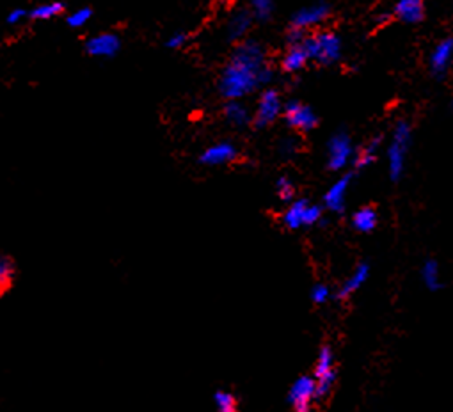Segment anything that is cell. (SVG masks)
<instances>
[{"instance_id":"cell-21","label":"cell","mask_w":453,"mask_h":412,"mask_svg":"<svg viewBox=\"0 0 453 412\" xmlns=\"http://www.w3.org/2000/svg\"><path fill=\"white\" fill-rule=\"evenodd\" d=\"M381 148H382L381 137L370 139V141L366 142L359 151H357L356 157H354V166H356L357 169H364V167L372 166L373 162L377 160V157H379Z\"/></svg>"},{"instance_id":"cell-22","label":"cell","mask_w":453,"mask_h":412,"mask_svg":"<svg viewBox=\"0 0 453 412\" xmlns=\"http://www.w3.org/2000/svg\"><path fill=\"white\" fill-rule=\"evenodd\" d=\"M65 11V4L62 2H43V4H37L36 8H33L28 11V20H36V22H46L53 20L59 15H62Z\"/></svg>"},{"instance_id":"cell-1","label":"cell","mask_w":453,"mask_h":412,"mask_svg":"<svg viewBox=\"0 0 453 412\" xmlns=\"http://www.w3.org/2000/svg\"><path fill=\"white\" fill-rule=\"evenodd\" d=\"M274 78L267 50L256 40H246L233 49L219 75V93L226 101L243 100L258 89H265Z\"/></svg>"},{"instance_id":"cell-3","label":"cell","mask_w":453,"mask_h":412,"mask_svg":"<svg viewBox=\"0 0 453 412\" xmlns=\"http://www.w3.org/2000/svg\"><path fill=\"white\" fill-rule=\"evenodd\" d=\"M302 45L308 52L309 61L318 62L322 66H331L340 61L341 50H343L340 36L331 31H320L311 36H306Z\"/></svg>"},{"instance_id":"cell-11","label":"cell","mask_w":453,"mask_h":412,"mask_svg":"<svg viewBox=\"0 0 453 412\" xmlns=\"http://www.w3.org/2000/svg\"><path fill=\"white\" fill-rule=\"evenodd\" d=\"M336 372H334V359L332 352L329 347H324L320 350L318 359L315 366V382H316V396H324L334 384Z\"/></svg>"},{"instance_id":"cell-27","label":"cell","mask_w":453,"mask_h":412,"mask_svg":"<svg viewBox=\"0 0 453 412\" xmlns=\"http://www.w3.org/2000/svg\"><path fill=\"white\" fill-rule=\"evenodd\" d=\"M275 192H277L281 201L284 203H291L293 198H296V187H293V183H291L287 176H281V178L275 182Z\"/></svg>"},{"instance_id":"cell-33","label":"cell","mask_w":453,"mask_h":412,"mask_svg":"<svg viewBox=\"0 0 453 412\" xmlns=\"http://www.w3.org/2000/svg\"><path fill=\"white\" fill-rule=\"evenodd\" d=\"M304 40H306V33H304V31H299V28L290 27V31L287 33V45L288 46L302 45Z\"/></svg>"},{"instance_id":"cell-29","label":"cell","mask_w":453,"mask_h":412,"mask_svg":"<svg viewBox=\"0 0 453 412\" xmlns=\"http://www.w3.org/2000/svg\"><path fill=\"white\" fill-rule=\"evenodd\" d=\"M322 215H324L322 206L309 203L306 212H304V226H315V224H318L322 221Z\"/></svg>"},{"instance_id":"cell-25","label":"cell","mask_w":453,"mask_h":412,"mask_svg":"<svg viewBox=\"0 0 453 412\" xmlns=\"http://www.w3.org/2000/svg\"><path fill=\"white\" fill-rule=\"evenodd\" d=\"M15 277V265L6 255H0V295L9 290Z\"/></svg>"},{"instance_id":"cell-26","label":"cell","mask_w":453,"mask_h":412,"mask_svg":"<svg viewBox=\"0 0 453 412\" xmlns=\"http://www.w3.org/2000/svg\"><path fill=\"white\" fill-rule=\"evenodd\" d=\"M91 18H93V9L78 8L75 9V11L69 12L68 17H66V24H68V27L71 28H82L89 24Z\"/></svg>"},{"instance_id":"cell-4","label":"cell","mask_w":453,"mask_h":412,"mask_svg":"<svg viewBox=\"0 0 453 412\" xmlns=\"http://www.w3.org/2000/svg\"><path fill=\"white\" fill-rule=\"evenodd\" d=\"M283 109L284 103L281 100L280 91L274 89V87H265L259 94L256 109L253 112V125L256 128H267L283 114Z\"/></svg>"},{"instance_id":"cell-23","label":"cell","mask_w":453,"mask_h":412,"mask_svg":"<svg viewBox=\"0 0 453 412\" xmlns=\"http://www.w3.org/2000/svg\"><path fill=\"white\" fill-rule=\"evenodd\" d=\"M421 279L429 290H439L441 288V268L436 259H429L425 261L423 268H421Z\"/></svg>"},{"instance_id":"cell-2","label":"cell","mask_w":453,"mask_h":412,"mask_svg":"<svg viewBox=\"0 0 453 412\" xmlns=\"http://www.w3.org/2000/svg\"><path fill=\"white\" fill-rule=\"evenodd\" d=\"M411 144H413V126L409 125L407 121H398L395 130H393V137L388 146V151H386L389 178L393 182H398L402 178V174H404Z\"/></svg>"},{"instance_id":"cell-12","label":"cell","mask_w":453,"mask_h":412,"mask_svg":"<svg viewBox=\"0 0 453 412\" xmlns=\"http://www.w3.org/2000/svg\"><path fill=\"white\" fill-rule=\"evenodd\" d=\"M316 396V382L311 377H300L290 389V404L296 412H308L313 398Z\"/></svg>"},{"instance_id":"cell-30","label":"cell","mask_w":453,"mask_h":412,"mask_svg":"<svg viewBox=\"0 0 453 412\" xmlns=\"http://www.w3.org/2000/svg\"><path fill=\"white\" fill-rule=\"evenodd\" d=\"M187 43H189V34L180 31V33L171 34L164 45H166V49H169V50H182Z\"/></svg>"},{"instance_id":"cell-17","label":"cell","mask_w":453,"mask_h":412,"mask_svg":"<svg viewBox=\"0 0 453 412\" xmlns=\"http://www.w3.org/2000/svg\"><path fill=\"white\" fill-rule=\"evenodd\" d=\"M308 62L309 55L308 52H306V49H304V45L288 46L283 59H281V69H283L284 73H297L306 68Z\"/></svg>"},{"instance_id":"cell-7","label":"cell","mask_w":453,"mask_h":412,"mask_svg":"<svg viewBox=\"0 0 453 412\" xmlns=\"http://www.w3.org/2000/svg\"><path fill=\"white\" fill-rule=\"evenodd\" d=\"M239 158V148L230 141H219L210 144L199 155V164L208 167H219L231 164Z\"/></svg>"},{"instance_id":"cell-34","label":"cell","mask_w":453,"mask_h":412,"mask_svg":"<svg viewBox=\"0 0 453 412\" xmlns=\"http://www.w3.org/2000/svg\"><path fill=\"white\" fill-rule=\"evenodd\" d=\"M293 148H296V146H293V141H290V139H287V141H283V146H281V151H283V153H291V151H296V150H293Z\"/></svg>"},{"instance_id":"cell-20","label":"cell","mask_w":453,"mask_h":412,"mask_svg":"<svg viewBox=\"0 0 453 412\" xmlns=\"http://www.w3.org/2000/svg\"><path fill=\"white\" fill-rule=\"evenodd\" d=\"M379 224V214L373 206H363L359 210L354 212L352 215V226L359 233H370Z\"/></svg>"},{"instance_id":"cell-14","label":"cell","mask_w":453,"mask_h":412,"mask_svg":"<svg viewBox=\"0 0 453 412\" xmlns=\"http://www.w3.org/2000/svg\"><path fill=\"white\" fill-rule=\"evenodd\" d=\"M393 17L407 25H418L425 18V0H397Z\"/></svg>"},{"instance_id":"cell-32","label":"cell","mask_w":453,"mask_h":412,"mask_svg":"<svg viewBox=\"0 0 453 412\" xmlns=\"http://www.w3.org/2000/svg\"><path fill=\"white\" fill-rule=\"evenodd\" d=\"M331 297V290L325 284H315L311 290V300L315 304H325Z\"/></svg>"},{"instance_id":"cell-6","label":"cell","mask_w":453,"mask_h":412,"mask_svg":"<svg viewBox=\"0 0 453 412\" xmlns=\"http://www.w3.org/2000/svg\"><path fill=\"white\" fill-rule=\"evenodd\" d=\"M284 121L290 128L297 132H311L318 125V116L309 105L299 100H290L284 103L283 109Z\"/></svg>"},{"instance_id":"cell-19","label":"cell","mask_w":453,"mask_h":412,"mask_svg":"<svg viewBox=\"0 0 453 412\" xmlns=\"http://www.w3.org/2000/svg\"><path fill=\"white\" fill-rule=\"evenodd\" d=\"M308 199H293L283 214V224L288 230H299L304 226V212L308 208Z\"/></svg>"},{"instance_id":"cell-15","label":"cell","mask_w":453,"mask_h":412,"mask_svg":"<svg viewBox=\"0 0 453 412\" xmlns=\"http://www.w3.org/2000/svg\"><path fill=\"white\" fill-rule=\"evenodd\" d=\"M453 61V37H445L430 53V71L436 77H443Z\"/></svg>"},{"instance_id":"cell-28","label":"cell","mask_w":453,"mask_h":412,"mask_svg":"<svg viewBox=\"0 0 453 412\" xmlns=\"http://www.w3.org/2000/svg\"><path fill=\"white\" fill-rule=\"evenodd\" d=\"M215 405L221 412H235V398L231 393L217 391L215 393Z\"/></svg>"},{"instance_id":"cell-13","label":"cell","mask_w":453,"mask_h":412,"mask_svg":"<svg viewBox=\"0 0 453 412\" xmlns=\"http://www.w3.org/2000/svg\"><path fill=\"white\" fill-rule=\"evenodd\" d=\"M352 178L354 174L347 173L343 174V176H340V178L329 187V190L324 196V203L327 210L336 212V214H340V212L345 210V203H347L348 189L352 185Z\"/></svg>"},{"instance_id":"cell-35","label":"cell","mask_w":453,"mask_h":412,"mask_svg":"<svg viewBox=\"0 0 453 412\" xmlns=\"http://www.w3.org/2000/svg\"><path fill=\"white\" fill-rule=\"evenodd\" d=\"M219 4H223V6H233L237 2V0H217Z\"/></svg>"},{"instance_id":"cell-24","label":"cell","mask_w":453,"mask_h":412,"mask_svg":"<svg viewBox=\"0 0 453 412\" xmlns=\"http://www.w3.org/2000/svg\"><path fill=\"white\" fill-rule=\"evenodd\" d=\"M249 9L255 20L267 22L274 12V0H249Z\"/></svg>"},{"instance_id":"cell-8","label":"cell","mask_w":453,"mask_h":412,"mask_svg":"<svg viewBox=\"0 0 453 412\" xmlns=\"http://www.w3.org/2000/svg\"><path fill=\"white\" fill-rule=\"evenodd\" d=\"M121 37L114 33H101L85 41V52L96 59H112L121 52Z\"/></svg>"},{"instance_id":"cell-31","label":"cell","mask_w":453,"mask_h":412,"mask_svg":"<svg viewBox=\"0 0 453 412\" xmlns=\"http://www.w3.org/2000/svg\"><path fill=\"white\" fill-rule=\"evenodd\" d=\"M25 20H28V11L24 8H15L8 12V17H6V22L8 25H20L24 24Z\"/></svg>"},{"instance_id":"cell-16","label":"cell","mask_w":453,"mask_h":412,"mask_svg":"<svg viewBox=\"0 0 453 412\" xmlns=\"http://www.w3.org/2000/svg\"><path fill=\"white\" fill-rule=\"evenodd\" d=\"M224 119L228 121V125H231L233 128H247L253 123V114L251 110L247 109V105L242 100H233L226 101L224 107Z\"/></svg>"},{"instance_id":"cell-9","label":"cell","mask_w":453,"mask_h":412,"mask_svg":"<svg viewBox=\"0 0 453 412\" xmlns=\"http://www.w3.org/2000/svg\"><path fill=\"white\" fill-rule=\"evenodd\" d=\"M329 6L325 2H318V4L306 6V8L299 9L297 12H293V17L290 20V27L299 28V31H309V28L318 27L320 24H324L329 18Z\"/></svg>"},{"instance_id":"cell-10","label":"cell","mask_w":453,"mask_h":412,"mask_svg":"<svg viewBox=\"0 0 453 412\" xmlns=\"http://www.w3.org/2000/svg\"><path fill=\"white\" fill-rule=\"evenodd\" d=\"M253 24H255V17H253L251 9H237L233 11L226 22L224 33H226V40L231 43H242L247 40V34L251 33Z\"/></svg>"},{"instance_id":"cell-5","label":"cell","mask_w":453,"mask_h":412,"mask_svg":"<svg viewBox=\"0 0 453 412\" xmlns=\"http://www.w3.org/2000/svg\"><path fill=\"white\" fill-rule=\"evenodd\" d=\"M325 153H327V169L332 173H340L350 166V162L356 157L350 135L347 132H336L334 135H331L325 146Z\"/></svg>"},{"instance_id":"cell-18","label":"cell","mask_w":453,"mask_h":412,"mask_svg":"<svg viewBox=\"0 0 453 412\" xmlns=\"http://www.w3.org/2000/svg\"><path fill=\"white\" fill-rule=\"evenodd\" d=\"M368 275H370V267L366 265V263H361V265H357L356 271L348 275L347 281L341 284L338 297H341V299H347V297L354 295V293H356V291L359 290L364 283H366Z\"/></svg>"}]
</instances>
